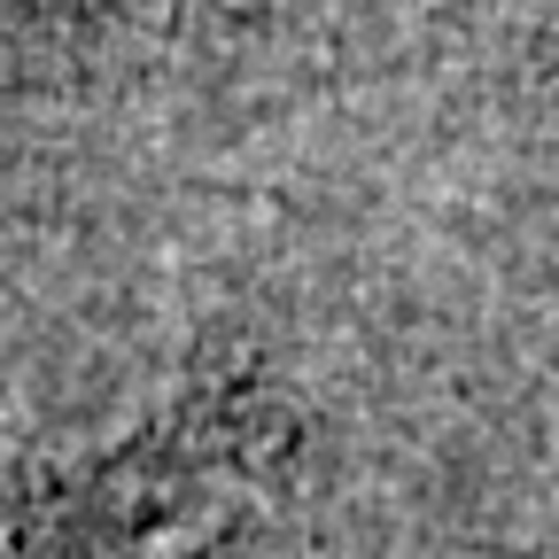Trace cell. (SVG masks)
Returning a JSON list of instances; mask_svg holds the SVG:
<instances>
[{
  "instance_id": "6da1fadb",
  "label": "cell",
  "mask_w": 559,
  "mask_h": 559,
  "mask_svg": "<svg viewBox=\"0 0 559 559\" xmlns=\"http://www.w3.org/2000/svg\"><path fill=\"white\" fill-rule=\"evenodd\" d=\"M16 559H304L280 419L241 396L187 404L39 489Z\"/></svg>"
}]
</instances>
